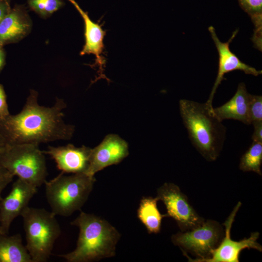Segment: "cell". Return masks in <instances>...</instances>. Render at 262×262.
<instances>
[{"mask_svg":"<svg viewBox=\"0 0 262 262\" xmlns=\"http://www.w3.org/2000/svg\"><path fill=\"white\" fill-rule=\"evenodd\" d=\"M66 107L64 100L58 98L52 107L40 105L38 92L32 89L20 113L0 118V132L10 145L69 140L75 127L63 120Z\"/></svg>","mask_w":262,"mask_h":262,"instance_id":"cell-1","label":"cell"},{"mask_svg":"<svg viewBox=\"0 0 262 262\" xmlns=\"http://www.w3.org/2000/svg\"><path fill=\"white\" fill-rule=\"evenodd\" d=\"M179 109L189 139L197 151L209 162L218 157L226 138V128L206 103L182 99Z\"/></svg>","mask_w":262,"mask_h":262,"instance_id":"cell-2","label":"cell"},{"mask_svg":"<svg viewBox=\"0 0 262 262\" xmlns=\"http://www.w3.org/2000/svg\"><path fill=\"white\" fill-rule=\"evenodd\" d=\"M70 224L80 230L76 247L59 257L68 262H90L115 256L120 234L108 221L81 212Z\"/></svg>","mask_w":262,"mask_h":262,"instance_id":"cell-3","label":"cell"},{"mask_svg":"<svg viewBox=\"0 0 262 262\" xmlns=\"http://www.w3.org/2000/svg\"><path fill=\"white\" fill-rule=\"evenodd\" d=\"M96 181L85 173L67 176L61 172L44 183L46 196L55 215L68 216L80 210L87 201Z\"/></svg>","mask_w":262,"mask_h":262,"instance_id":"cell-4","label":"cell"},{"mask_svg":"<svg viewBox=\"0 0 262 262\" xmlns=\"http://www.w3.org/2000/svg\"><path fill=\"white\" fill-rule=\"evenodd\" d=\"M20 216L23 219L25 246L32 262H47L61 232L56 215L45 209L28 206Z\"/></svg>","mask_w":262,"mask_h":262,"instance_id":"cell-5","label":"cell"},{"mask_svg":"<svg viewBox=\"0 0 262 262\" xmlns=\"http://www.w3.org/2000/svg\"><path fill=\"white\" fill-rule=\"evenodd\" d=\"M0 165L37 188L46 181L45 154L38 144H7L0 150Z\"/></svg>","mask_w":262,"mask_h":262,"instance_id":"cell-6","label":"cell"},{"mask_svg":"<svg viewBox=\"0 0 262 262\" xmlns=\"http://www.w3.org/2000/svg\"><path fill=\"white\" fill-rule=\"evenodd\" d=\"M224 235L222 226L216 221L208 219L194 229L172 235L171 240L182 251L189 252L197 259H205L210 257Z\"/></svg>","mask_w":262,"mask_h":262,"instance_id":"cell-7","label":"cell"},{"mask_svg":"<svg viewBox=\"0 0 262 262\" xmlns=\"http://www.w3.org/2000/svg\"><path fill=\"white\" fill-rule=\"evenodd\" d=\"M241 206L238 202L228 218L223 223L225 227V236L218 246L214 249L210 257L205 259H192L186 252L182 251L183 255L187 258L190 262H239V256L242 250L246 248H253L262 251V246L257 242L260 233L258 232H251L248 238H245L239 241L232 240L230 230L236 213Z\"/></svg>","mask_w":262,"mask_h":262,"instance_id":"cell-8","label":"cell"},{"mask_svg":"<svg viewBox=\"0 0 262 262\" xmlns=\"http://www.w3.org/2000/svg\"><path fill=\"white\" fill-rule=\"evenodd\" d=\"M157 192L156 197L164 203L168 217L176 221L181 232L194 229L204 221L175 184L165 182L157 189Z\"/></svg>","mask_w":262,"mask_h":262,"instance_id":"cell-9","label":"cell"},{"mask_svg":"<svg viewBox=\"0 0 262 262\" xmlns=\"http://www.w3.org/2000/svg\"><path fill=\"white\" fill-rule=\"evenodd\" d=\"M37 188L19 178L13 183L9 194L0 199V233L8 234L12 222L29 206Z\"/></svg>","mask_w":262,"mask_h":262,"instance_id":"cell-10","label":"cell"},{"mask_svg":"<svg viewBox=\"0 0 262 262\" xmlns=\"http://www.w3.org/2000/svg\"><path fill=\"white\" fill-rule=\"evenodd\" d=\"M208 29L219 55V66L217 75L209 98L206 102L208 105L211 107H213L212 103L214 94L223 80L225 79L224 76L225 74L233 70H240L243 71L246 74L257 76L262 74V71L258 70L254 67L242 62L230 50L229 44L237 34L238 30L235 31L232 33V35L227 42H222L217 36L213 27L210 26Z\"/></svg>","mask_w":262,"mask_h":262,"instance_id":"cell-11","label":"cell"},{"mask_svg":"<svg viewBox=\"0 0 262 262\" xmlns=\"http://www.w3.org/2000/svg\"><path fill=\"white\" fill-rule=\"evenodd\" d=\"M128 154L127 143L116 134H108L92 148L89 165L85 174L93 177L103 168L119 163Z\"/></svg>","mask_w":262,"mask_h":262,"instance_id":"cell-12","label":"cell"},{"mask_svg":"<svg viewBox=\"0 0 262 262\" xmlns=\"http://www.w3.org/2000/svg\"><path fill=\"white\" fill-rule=\"evenodd\" d=\"M92 148L82 146L76 147L72 144L54 147L49 146L42 151L53 159L58 169L66 173H85L88 168Z\"/></svg>","mask_w":262,"mask_h":262,"instance_id":"cell-13","label":"cell"},{"mask_svg":"<svg viewBox=\"0 0 262 262\" xmlns=\"http://www.w3.org/2000/svg\"><path fill=\"white\" fill-rule=\"evenodd\" d=\"M32 26L26 7L16 4L0 21V46L20 41L30 33Z\"/></svg>","mask_w":262,"mask_h":262,"instance_id":"cell-14","label":"cell"},{"mask_svg":"<svg viewBox=\"0 0 262 262\" xmlns=\"http://www.w3.org/2000/svg\"><path fill=\"white\" fill-rule=\"evenodd\" d=\"M67 0L73 4L84 20L85 44L80 55L92 54L95 55V65L98 66L99 68L98 76L95 81L101 78L108 80L104 74L105 60L102 55L105 31L100 25L90 19L88 13L82 10L75 0Z\"/></svg>","mask_w":262,"mask_h":262,"instance_id":"cell-15","label":"cell"},{"mask_svg":"<svg viewBox=\"0 0 262 262\" xmlns=\"http://www.w3.org/2000/svg\"><path fill=\"white\" fill-rule=\"evenodd\" d=\"M250 95L245 84L240 83L232 98L222 106L213 108V113L221 121L225 119H234L246 124H250L249 114Z\"/></svg>","mask_w":262,"mask_h":262,"instance_id":"cell-16","label":"cell"},{"mask_svg":"<svg viewBox=\"0 0 262 262\" xmlns=\"http://www.w3.org/2000/svg\"><path fill=\"white\" fill-rule=\"evenodd\" d=\"M0 262H33L19 234L0 233Z\"/></svg>","mask_w":262,"mask_h":262,"instance_id":"cell-17","label":"cell"},{"mask_svg":"<svg viewBox=\"0 0 262 262\" xmlns=\"http://www.w3.org/2000/svg\"><path fill=\"white\" fill-rule=\"evenodd\" d=\"M157 197H143L137 210V217L146 228L148 233H159L163 218L168 217L167 214H162L157 208Z\"/></svg>","mask_w":262,"mask_h":262,"instance_id":"cell-18","label":"cell"},{"mask_svg":"<svg viewBox=\"0 0 262 262\" xmlns=\"http://www.w3.org/2000/svg\"><path fill=\"white\" fill-rule=\"evenodd\" d=\"M262 143L253 141L249 148L242 156L239 168L244 172L252 171L262 176Z\"/></svg>","mask_w":262,"mask_h":262,"instance_id":"cell-19","label":"cell"},{"mask_svg":"<svg viewBox=\"0 0 262 262\" xmlns=\"http://www.w3.org/2000/svg\"><path fill=\"white\" fill-rule=\"evenodd\" d=\"M242 8L250 16L255 26L253 40H262V0H238Z\"/></svg>","mask_w":262,"mask_h":262,"instance_id":"cell-20","label":"cell"},{"mask_svg":"<svg viewBox=\"0 0 262 262\" xmlns=\"http://www.w3.org/2000/svg\"><path fill=\"white\" fill-rule=\"evenodd\" d=\"M27 1L30 9L43 18L49 17L65 4L63 0H27Z\"/></svg>","mask_w":262,"mask_h":262,"instance_id":"cell-21","label":"cell"},{"mask_svg":"<svg viewBox=\"0 0 262 262\" xmlns=\"http://www.w3.org/2000/svg\"><path fill=\"white\" fill-rule=\"evenodd\" d=\"M249 114L251 124L253 122L262 121V97L250 95Z\"/></svg>","mask_w":262,"mask_h":262,"instance_id":"cell-22","label":"cell"},{"mask_svg":"<svg viewBox=\"0 0 262 262\" xmlns=\"http://www.w3.org/2000/svg\"><path fill=\"white\" fill-rule=\"evenodd\" d=\"M14 177L5 168L0 165V199L2 198L1 194L2 191L12 181Z\"/></svg>","mask_w":262,"mask_h":262,"instance_id":"cell-23","label":"cell"},{"mask_svg":"<svg viewBox=\"0 0 262 262\" xmlns=\"http://www.w3.org/2000/svg\"><path fill=\"white\" fill-rule=\"evenodd\" d=\"M9 114L6 95L3 85L0 84V118Z\"/></svg>","mask_w":262,"mask_h":262,"instance_id":"cell-24","label":"cell"},{"mask_svg":"<svg viewBox=\"0 0 262 262\" xmlns=\"http://www.w3.org/2000/svg\"><path fill=\"white\" fill-rule=\"evenodd\" d=\"M254 132L252 136L253 141L262 143V121L253 122Z\"/></svg>","mask_w":262,"mask_h":262,"instance_id":"cell-25","label":"cell"},{"mask_svg":"<svg viewBox=\"0 0 262 262\" xmlns=\"http://www.w3.org/2000/svg\"><path fill=\"white\" fill-rule=\"evenodd\" d=\"M11 9L10 0H0V21Z\"/></svg>","mask_w":262,"mask_h":262,"instance_id":"cell-26","label":"cell"},{"mask_svg":"<svg viewBox=\"0 0 262 262\" xmlns=\"http://www.w3.org/2000/svg\"><path fill=\"white\" fill-rule=\"evenodd\" d=\"M6 53L3 47L0 46V73L5 65Z\"/></svg>","mask_w":262,"mask_h":262,"instance_id":"cell-27","label":"cell"},{"mask_svg":"<svg viewBox=\"0 0 262 262\" xmlns=\"http://www.w3.org/2000/svg\"><path fill=\"white\" fill-rule=\"evenodd\" d=\"M7 143L6 141L1 133L0 132V150L3 148L6 145Z\"/></svg>","mask_w":262,"mask_h":262,"instance_id":"cell-28","label":"cell"}]
</instances>
